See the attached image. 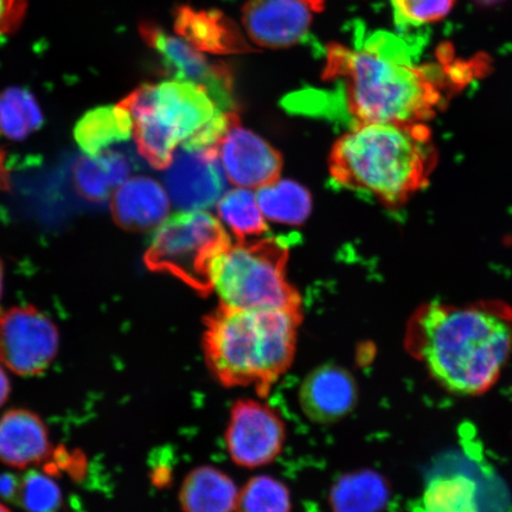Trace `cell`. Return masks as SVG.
I'll use <instances>...</instances> for the list:
<instances>
[{"instance_id":"6da1fadb","label":"cell","mask_w":512,"mask_h":512,"mask_svg":"<svg viewBox=\"0 0 512 512\" xmlns=\"http://www.w3.org/2000/svg\"><path fill=\"white\" fill-rule=\"evenodd\" d=\"M446 64L414 62L399 36L374 31L355 46L330 43L322 79L334 88L302 92L287 100L293 111L356 124H428L457 86L465 85Z\"/></svg>"},{"instance_id":"7a4b0ae2","label":"cell","mask_w":512,"mask_h":512,"mask_svg":"<svg viewBox=\"0 0 512 512\" xmlns=\"http://www.w3.org/2000/svg\"><path fill=\"white\" fill-rule=\"evenodd\" d=\"M405 345L447 392L482 395L512 354V306L494 299L421 305L408 320Z\"/></svg>"},{"instance_id":"3957f363","label":"cell","mask_w":512,"mask_h":512,"mask_svg":"<svg viewBox=\"0 0 512 512\" xmlns=\"http://www.w3.org/2000/svg\"><path fill=\"white\" fill-rule=\"evenodd\" d=\"M437 156L427 124H356L332 147L331 182L398 208L427 187Z\"/></svg>"},{"instance_id":"277c9868","label":"cell","mask_w":512,"mask_h":512,"mask_svg":"<svg viewBox=\"0 0 512 512\" xmlns=\"http://www.w3.org/2000/svg\"><path fill=\"white\" fill-rule=\"evenodd\" d=\"M302 310L221 305L204 319L202 349L209 373L226 388L271 393L296 357Z\"/></svg>"},{"instance_id":"5b68a950","label":"cell","mask_w":512,"mask_h":512,"mask_svg":"<svg viewBox=\"0 0 512 512\" xmlns=\"http://www.w3.org/2000/svg\"><path fill=\"white\" fill-rule=\"evenodd\" d=\"M120 105L131 115L140 155L158 170L223 111L206 88L177 79L140 86Z\"/></svg>"},{"instance_id":"8992f818","label":"cell","mask_w":512,"mask_h":512,"mask_svg":"<svg viewBox=\"0 0 512 512\" xmlns=\"http://www.w3.org/2000/svg\"><path fill=\"white\" fill-rule=\"evenodd\" d=\"M288 242L268 238L230 245L213 266V290L235 309L302 310V298L286 280Z\"/></svg>"},{"instance_id":"52a82bcc","label":"cell","mask_w":512,"mask_h":512,"mask_svg":"<svg viewBox=\"0 0 512 512\" xmlns=\"http://www.w3.org/2000/svg\"><path fill=\"white\" fill-rule=\"evenodd\" d=\"M230 245L226 230L213 215L184 210L160 224L144 262L150 271L174 275L206 296L214 291V262Z\"/></svg>"},{"instance_id":"ba28073f","label":"cell","mask_w":512,"mask_h":512,"mask_svg":"<svg viewBox=\"0 0 512 512\" xmlns=\"http://www.w3.org/2000/svg\"><path fill=\"white\" fill-rule=\"evenodd\" d=\"M60 335L53 320L32 306L0 313V364L19 376L46 371L59 352Z\"/></svg>"},{"instance_id":"9c48e42d","label":"cell","mask_w":512,"mask_h":512,"mask_svg":"<svg viewBox=\"0 0 512 512\" xmlns=\"http://www.w3.org/2000/svg\"><path fill=\"white\" fill-rule=\"evenodd\" d=\"M286 437L283 418L267 403L241 399L230 408L224 441L235 465L252 470L272 464Z\"/></svg>"},{"instance_id":"30bf717a","label":"cell","mask_w":512,"mask_h":512,"mask_svg":"<svg viewBox=\"0 0 512 512\" xmlns=\"http://www.w3.org/2000/svg\"><path fill=\"white\" fill-rule=\"evenodd\" d=\"M324 6L325 0H246L243 31L258 48H292L309 34Z\"/></svg>"},{"instance_id":"8fae6325","label":"cell","mask_w":512,"mask_h":512,"mask_svg":"<svg viewBox=\"0 0 512 512\" xmlns=\"http://www.w3.org/2000/svg\"><path fill=\"white\" fill-rule=\"evenodd\" d=\"M140 34L156 50L174 79L196 83L207 89L223 111H235L233 80L223 64L208 59L181 37L171 36L153 24H143Z\"/></svg>"},{"instance_id":"7c38bea8","label":"cell","mask_w":512,"mask_h":512,"mask_svg":"<svg viewBox=\"0 0 512 512\" xmlns=\"http://www.w3.org/2000/svg\"><path fill=\"white\" fill-rule=\"evenodd\" d=\"M224 175L236 187L260 189L279 178L283 158L264 139L240 123L238 113L216 146Z\"/></svg>"},{"instance_id":"4fadbf2b","label":"cell","mask_w":512,"mask_h":512,"mask_svg":"<svg viewBox=\"0 0 512 512\" xmlns=\"http://www.w3.org/2000/svg\"><path fill=\"white\" fill-rule=\"evenodd\" d=\"M168 194L178 208L213 207L226 189V175L216 151L178 147L165 175Z\"/></svg>"},{"instance_id":"5bb4252c","label":"cell","mask_w":512,"mask_h":512,"mask_svg":"<svg viewBox=\"0 0 512 512\" xmlns=\"http://www.w3.org/2000/svg\"><path fill=\"white\" fill-rule=\"evenodd\" d=\"M358 396L357 382L350 371L324 364L305 377L298 400L307 419L328 425L347 418L357 406Z\"/></svg>"},{"instance_id":"9a60e30c","label":"cell","mask_w":512,"mask_h":512,"mask_svg":"<svg viewBox=\"0 0 512 512\" xmlns=\"http://www.w3.org/2000/svg\"><path fill=\"white\" fill-rule=\"evenodd\" d=\"M175 32L192 48L207 55H234L253 51L246 34L220 11L182 6L176 12Z\"/></svg>"},{"instance_id":"2e32d148","label":"cell","mask_w":512,"mask_h":512,"mask_svg":"<svg viewBox=\"0 0 512 512\" xmlns=\"http://www.w3.org/2000/svg\"><path fill=\"white\" fill-rule=\"evenodd\" d=\"M112 197L114 221L132 232L158 227L169 215V194L150 177L127 178Z\"/></svg>"},{"instance_id":"e0dca14e","label":"cell","mask_w":512,"mask_h":512,"mask_svg":"<svg viewBox=\"0 0 512 512\" xmlns=\"http://www.w3.org/2000/svg\"><path fill=\"white\" fill-rule=\"evenodd\" d=\"M51 444L44 422L27 409H12L0 418V462L27 469L49 457Z\"/></svg>"},{"instance_id":"ac0fdd59","label":"cell","mask_w":512,"mask_h":512,"mask_svg":"<svg viewBox=\"0 0 512 512\" xmlns=\"http://www.w3.org/2000/svg\"><path fill=\"white\" fill-rule=\"evenodd\" d=\"M239 489L227 473L203 465L188 473L179 490L183 512H235Z\"/></svg>"},{"instance_id":"d6986e66","label":"cell","mask_w":512,"mask_h":512,"mask_svg":"<svg viewBox=\"0 0 512 512\" xmlns=\"http://www.w3.org/2000/svg\"><path fill=\"white\" fill-rule=\"evenodd\" d=\"M132 133L131 115L120 104L93 108L74 128L76 143L87 156L99 155L114 144L126 142Z\"/></svg>"},{"instance_id":"ffe728a7","label":"cell","mask_w":512,"mask_h":512,"mask_svg":"<svg viewBox=\"0 0 512 512\" xmlns=\"http://www.w3.org/2000/svg\"><path fill=\"white\" fill-rule=\"evenodd\" d=\"M128 175L130 164L126 158L111 150L80 158L73 171L76 191L91 202L108 200Z\"/></svg>"},{"instance_id":"44dd1931","label":"cell","mask_w":512,"mask_h":512,"mask_svg":"<svg viewBox=\"0 0 512 512\" xmlns=\"http://www.w3.org/2000/svg\"><path fill=\"white\" fill-rule=\"evenodd\" d=\"M390 498L387 479L380 473L362 470L338 479L331 490L334 512H382Z\"/></svg>"},{"instance_id":"7402d4cb","label":"cell","mask_w":512,"mask_h":512,"mask_svg":"<svg viewBox=\"0 0 512 512\" xmlns=\"http://www.w3.org/2000/svg\"><path fill=\"white\" fill-rule=\"evenodd\" d=\"M258 202L266 219L299 226L312 210V197L302 185L293 181H277L259 189Z\"/></svg>"},{"instance_id":"603a6c76","label":"cell","mask_w":512,"mask_h":512,"mask_svg":"<svg viewBox=\"0 0 512 512\" xmlns=\"http://www.w3.org/2000/svg\"><path fill=\"white\" fill-rule=\"evenodd\" d=\"M421 512H479L475 480L464 475L434 477L422 495Z\"/></svg>"},{"instance_id":"cb8c5ba5","label":"cell","mask_w":512,"mask_h":512,"mask_svg":"<svg viewBox=\"0 0 512 512\" xmlns=\"http://www.w3.org/2000/svg\"><path fill=\"white\" fill-rule=\"evenodd\" d=\"M43 113L35 96L21 87L6 88L0 93V133L21 142L40 130Z\"/></svg>"},{"instance_id":"d4e9b609","label":"cell","mask_w":512,"mask_h":512,"mask_svg":"<svg viewBox=\"0 0 512 512\" xmlns=\"http://www.w3.org/2000/svg\"><path fill=\"white\" fill-rule=\"evenodd\" d=\"M217 213L239 241L267 232L258 197L248 189L239 188L223 194L217 203Z\"/></svg>"},{"instance_id":"484cf974","label":"cell","mask_w":512,"mask_h":512,"mask_svg":"<svg viewBox=\"0 0 512 512\" xmlns=\"http://www.w3.org/2000/svg\"><path fill=\"white\" fill-rule=\"evenodd\" d=\"M292 499L287 486L271 476L249 479L239 490L235 512H291Z\"/></svg>"},{"instance_id":"4316f807","label":"cell","mask_w":512,"mask_h":512,"mask_svg":"<svg viewBox=\"0 0 512 512\" xmlns=\"http://www.w3.org/2000/svg\"><path fill=\"white\" fill-rule=\"evenodd\" d=\"M16 502L28 512H57L62 504L61 490L50 477L29 471L21 478Z\"/></svg>"},{"instance_id":"83f0119b","label":"cell","mask_w":512,"mask_h":512,"mask_svg":"<svg viewBox=\"0 0 512 512\" xmlns=\"http://www.w3.org/2000/svg\"><path fill=\"white\" fill-rule=\"evenodd\" d=\"M457 0H390L395 21L403 27H420L444 19Z\"/></svg>"},{"instance_id":"f1b7e54d","label":"cell","mask_w":512,"mask_h":512,"mask_svg":"<svg viewBox=\"0 0 512 512\" xmlns=\"http://www.w3.org/2000/svg\"><path fill=\"white\" fill-rule=\"evenodd\" d=\"M28 0H0V38L14 34L27 15Z\"/></svg>"},{"instance_id":"f546056e","label":"cell","mask_w":512,"mask_h":512,"mask_svg":"<svg viewBox=\"0 0 512 512\" xmlns=\"http://www.w3.org/2000/svg\"><path fill=\"white\" fill-rule=\"evenodd\" d=\"M19 483H21V478L14 475L0 476V496L16 502Z\"/></svg>"},{"instance_id":"4dcf8cb0","label":"cell","mask_w":512,"mask_h":512,"mask_svg":"<svg viewBox=\"0 0 512 512\" xmlns=\"http://www.w3.org/2000/svg\"><path fill=\"white\" fill-rule=\"evenodd\" d=\"M9 377L6 375L4 367L0 364V407L4 405L10 394Z\"/></svg>"},{"instance_id":"1f68e13d","label":"cell","mask_w":512,"mask_h":512,"mask_svg":"<svg viewBox=\"0 0 512 512\" xmlns=\"http://www.w3.org/2000/svg\"><path fill=\"white\" fill-rule=\"evenodd\" d=\"M9 170L6 168L5 153L0 149V191L8 190L9 185Z\"/></svg>"},{"instance_id":"d6a6232c","label":"cell","mask_w":512,"mask_h":512,"mask_svg":"<svg viewBox=\"0 0 512 512\" xmlns=\"http://www.w3.org/2000/svg\"><path fill=\"white\" fill-rule=\"evenodd\" d=\"M3 280H4V266L2 260H0V299L3 294Z\"/></svg>"},{"instance_id":"836d02e7","label":"cell","mask_w":512,"mask_h":512,"mask_svg":"<svg viewBox=\"0 0 512 512\" xmlns=\"http://www.w3.org/2000/svg\"><path fill=\"white\" fill-rule=\"evenodd\" d=\"M476 2L485 6H492L503 2V0H476Z\"/></svg>"},{"instance_id":"e575fe53","label":"cell","mask_w":512,"mask_h":512,"mask_svg":"<svg viewBox=\"0 0 512 512\" xmlns=\"http://www.w3.org/2000/svg\"><path fill=\"white\" fill-rule=\"evenodd\" d=\"M0 512H11L8 508L4 507L3 504H0Z\"/></svg>"}]
</instances>
